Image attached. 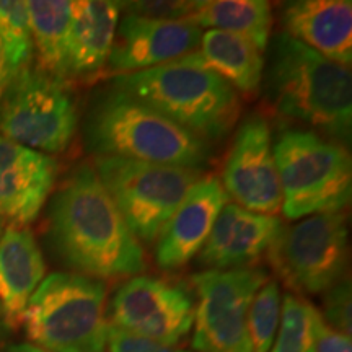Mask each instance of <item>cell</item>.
Here are the masks:
<instances>
[{"label":"cell","instance_id":"obj_1","mask_svg":"<svg viewBox=\"0 0 352 352\" xmlns=\"http://www.w3.org/2000/svg\"><path fill=\"white\" fill-rule=\"evenodd\" d=\"M50 240L65 266L94 279L134 277L145 252L101 184L94 165H78L60 184L50 208Z\"/></svg>","mask_w":352,"mask_h":352},{"label":"cell","instance_id":"obj_12","mask_svg":"<svg viewBox=\"0 0 352 352\" xmlns=\"http://www.w3.org/2000/svg\"><path fill=\"white\" fill-rule=\"evenodd\" d=\"M220 183L227 196L246 210L272 217L283 210L271 129L263 116L250 114L239 126Z\"/></svg>","mask_w":352,"mask_h":352},{"label":"cell","instance_id":"obj_26","mask_svg":"<svg viewBox=\"0 0 352 352\" xmlns=\"http://www.w3.org/2000/svg\"><path fill=\"white\" fill-rule=\"evenodd\" d=\"M324 323L336 331L351 336V280L342 279L324 292L323 314H320Z\"/></svg>","mask_w":352,"mask_h":352},{"label":"cell","instance_id":"obj_7","mask_svg":"<svg viewBox=\"0 0 352 352\" xmlns=\"http://www.w3.org/2000/svg\"><path fill=\"white\" fill-rule=\"evenodd\" d=\"M94 168L127 227L140 243L153 245L202 170L95 157Z\"/></svg>","mask_w":352,"mask_h":352},{"label":"cell","instance_id":"obj_17","mask_svg":"<svg viewBox=\"0 0 352 352\" xmlns=\"http://www.w3.org/2000/svg\"><path fill=\"white\" fill-rule=\"evenodd\" d=\"M285 34L333 63H352L351 0H298L283 12Z\"/></svg>","mask_w":352,"mask_h":352},{"label":"cell","instance_id":"obj_32","mask_svg":"<svg viewBox=\"0 0 352 352\" xmlns=\"http://www.w3.org/2000/svg\"><path fill=\"white\" fill-rule=\"evenodd\" d=\"M0 318H3V310H2V303H0Z\"/></svg>","mask_w":352,"mask_h":352},{"label":"cell","instance_id":"obj_27","mask_svg":"<svg viewBox=\"0 0 352 352\" xmlns=\"http://www.w3.org/2000/svg\"><path fill=\"white\" fill-rule=\"evenodd\" d=\"M121 10L131 15L147 16L153 20L184 21L195 10V2L188 0H171V2H120Z\"/></svg>","mask_w":352,"mask_h":352},{"label":"cell","instance_id":"obj_8","mask_svg":"<svg viewBox=\"0 0 352 352\" xmlns=\"http://www.w3.org/2000/svg\"><path fill=\"white\" fill-rule=\"evenodd\" d=\"M77 127V101L67 82L38 69L20 70L0 98V135L33 151H67Z\"/></svg>","mask_w":352,"mask_h":352},{"label":"cell","instance_id":"obj_33","mask_svg":"<svg viewBox=\"0 0 352 352\" xmlns=\"http://www.w3.org/2000/svg\"><path fill=\"white\" fill-rule=\"evenodd\" d=\"M0 236H2V226H0Z\"/></svg>","mask_w":352,"mask_h":352},{"label":"cell","instance_id":"obj_14","mask_svg":"<svg viewBox=\"0 0 352 352\" xmlns=\"http://www.w3.org/2000/svg\"><path fill=\"white\" fill-rule=\"evenodd\" d=\"M56 158L0 135V219L26 227L54 189Z\"/></svg>","mask_w":352,"mask_h":352},{"label":"cell","instance_id":"obj_13","mask_svg":"<svg viewBox=\"0 0 352 352\" xmlns=\"http://www.w3.org/2000/svg\"><path fill=\"white\" fill-rule=\"evenodd\" d=\"M202 30L188 21L153 20L126 13L118 23L107 70L113 76L173 63L199 47Z\"/></svg>","mask_w":352,"mask_h":352},{"label":"cell","instance_id":"obj_4","mask_svg":"<svg viewBox=\"0 0 352 352\" xmlns=\"http://www.w3.org/2000/svg\"><path fill=\"white\" fill-rule=\"evenodd\" d=\"M111 87L204 140L226 138L241 111L240 95L202 63L197 50L173 63L114 76Z\"/></svg>","mask_w":352,"mask_h":352},{"label":"cell","instance_id":"obj_3","mask_svg":"<svg viewBox=\"0 0 352 352\" xmlns=\"http://www.w3.org/2000/svg\"><path fill=\"white\" fill-rule=\"evenodd\" d=\"M85 138L96 157L196 170L210 160L208 140L114 87L95 98L85 121Z\"/></svg>","mask_w":352,"mask_h":352},{"label":"cell","instance_id":"obj_10","mask_svg":"<svg viewBox=\"0 0 352 352\" xmlns=\"http://www.w3.org/2000/svg\"><path fill=\"white\" fill-rule=\"evenodd\" d=\"M266 280L267 272L254 266L192 276L197 297L192 347L197 352H250L248 311Z\"/></svg>","mask_w":352,"mask_h":352},{"label":"cell","instance_id":"obj_25","mask_svg":"<svg viewBox=\"0 0 352 352\" xmlns=\"http://www.w3.org/2000/svg\"><path fill=\"white\" fill-rule=\"evenodd\" d=\"M280 289L274 280H266L254 296L248 311L250 352H270L280 321Z\"/></svg>","mask_w":352,"mask_h":352},{"label":"cell","instance_id":"obj_11","mask_svg":"<svg viewBox=\"0 0 352 352\" xmlns=\"http://www.w3.org/2000/svg\"><path fill=\"white\" fill-rule=\"evenodd\" d=\"M196 300L182 284L152 276H134L114 292L109 324L165 346L188 338L195 324Z\"/></svg>","mask_w":352,"mask_h":352},{"label":"cell","instance_id":"obj_18","mask_svg":"<svg viewBox=\"0 0 352 352\" xmlns=\"http://www.w3.org/2000/svg\"><path fill=\"white\" fill-rule=\"evenodd\" d=\"M121 19L120 2H72L69 32V76L96 78L107 70L114 34Z\"/></svg>","mask_w":352,"mask_h":352},{"label":"cell","instance_id":"obj_30","mask_svg":"<svg viewBox=\"0 0 352 352\" xmlns=\"http://www.w3.org/2000/svg\"><path fill=\"white\" fill-rule=\"evenodd\" d=\"M15 76L16 74L13 72L10 64H8L7 54L6 51H3L2 43H0V98H2V95L6 94L7 87L10 85V82L13 80V77Z\"/></svg>","mask_w":352,"mask_h":352},{"label":"cell","instance_id":"obj_24","mask_svg":"<svg viewBox=\"0 0 352 352\" xmlns=\"http://www.w3.org/2000/svg\"><path fill=\"white\" fill-rule=\"evenodd\" d=\"M0 43L13 72L30 67L34 47L26 2L0 0Z\"/></svg>","mask_w":352,"mask_h":352},{"label":"cell","instance_id":"obj_22","mask_svg":"<svg viewBox=\"0 0 352 352\" xmlns=\"http://www.w3.org/2000/svg\"><path fill=\"white\" fill-rule=\"evenodd\" d=\"M26 10L32 26L33 47L38 57V70L67 82L69 32L72 2L69 0H30Z\"/></svg>","mask_w":352,"mask_h":352},{"label":"cell","instance_id":"obj_23","mask_svg":"<svg viewBox=\"0 0 352 352\" xmlns=\"http://www.w3.org/2000/svg\"><path fill=\"white\" fill-rule=\"evenodd\" d=\"M323 323L320 311L303 297H284L276 340L270 352H316V338Z\"/></svg>","mask_w":352,"mask_h":352},{"label":"cell","instance_id":"obj_15","mask_svg":"<svg viewBox=\"0 0 352 352\" xmlns=\"http://www.w3.org/2000/svg\"><path fill=\"white\" fill-rule=\"evenodd\" d=\"M227 202V192L215 176L192 184L155 241L158 266L164 271H178L197 256Z\"/></svg>","mask_w":352,"mask_h":352},{"label":"cell","instance_id":"obj_6","mask_svg":"<svg viewBox=\"0 0 352 352\" xmlns=\"http://www.w3.org/2000/svg\"><path fill=\"white\" fill-rule=\"evenodd\" d=\"M283 212L297 220L341 212L352 195V162L344 145L315 131L289 129L272 145Z\"/></svg>","mask_w":352,"mask_h":352},{"label":"cell","instance_id":"obj_21","mask_svg":"<svg viewBox=\"0 0 352 352\" xmlns=\"http://www.w3.org/2000/svg\"><path fill=\"white\" fill-rule=\"evenodd\" d=\"M199 28L235 33L264 52L270 43L272 7L264 0H197L195 10L184 20Z\"/></svg>","mask_w":352,"mask_h":352},{"label":"cell","instance_id":"obj_19","mask_svg":"<svg viewBox=\"0 0 352 352\" xmlns=\"http://www.w3.org/2000/svg\"><path fill=\"white\" fill-rule=\"evenodd\" d=\"M44 272L46 264L33 232L8 227L0 236V303L7 323H19Z\"/></svg>","mask_w":352,"mask_h":352},{"label":"cell","instance_id":"obj_20","mask_svg":"<svg viewBox=\"0 0 352 352\" xmlns=\"http://www.w3.org/2000/svg\"><path fill=\"white\" fill-rule=\"evenodd\" d=\"M197 54L236 94L253 95L261 87L264 56L246 38L220 30H208L202 33Z\"/></svg>","mask_w":352,"mask_h":352},{"label":"cell","instance_id":"obj_16","mask_svg":"<svg viewBox=\"0 0 352 352\" xmlns=\"http://www.w3.org/2000/svg\"><path fill=\"white\" fill-rule=\"evenodd\" d=\"M283 228L280 219L254 214L227 202L197 258L210 271L253 267L254 263L267 256Z\"/></svg>","mask_w":352,"mask_h":352},{"label":"cell","instance_id":"obj_31","mask_svg":"<svg viewBox=\"0 0 352 352\" xmlns=\"http://www.w3.org/2000/svg\"><path fill=\"white\" fill-rule=\"evenodd\" d=\"M2 352H47V351L39 349V347L30 344V342H23V344H12V346H8Z\"/></svg>","mask_w":352,"mask_h":352},{"label":"cell","instance_id":"obj_9","mask_svg":"<svg viewBox=\"0 0 352 352\" xmlns=\"http://www.w3.org/2000/svg\"><path fill=\"white\" fill-rule=\"evenodd\" d=\"M347 233L342 210L310 215L284 227L266 258L294 296H318L344 279L349 259Z\"/></svg>","mask_w":352,"mask_h":352},{"label":"cell","instance_id":"obj_28","mask_svg":"<svg viewBox=\"0 0 352 352\" xmlns=\"http://www.w3.org/2000/svg\"><path fill=\"white\" fill-rule=\"evenodd\" d=\"M108 349L109 352H189L145 340V338L114 328L111 324L108 327Z\"/></svg>","mask_w":352,"mask_h":352},{"label":"cell","instance_id":"obj_29","mask_svg":"<svg viewBox=\"0 0 352 352\" xmlns=\"http://www.w3.org/2000/svg\"><path fill=\"white\" fill-rule=\"evenodd\" d=\"M316 352H352L351 336L329 328L323 321L316 338Z\"/></svg>","mask_w":352,"mask_h":352},{"label":"cell","instance_id":"obj_2","mask_svg":"<svg viewBox=\"0 0 352 352\" xmlns=\"http://www.w3.org/2000/svg\"><path fill=\"white\" fill-rule=\"evenodd\" d=\"M267 91L276 113L318 129L344 145L352 131V76L349 67L327 59L289 34L272 43Z\"/></svg>","mask_w":352,"mask_h":352},{"label":"cell","instance_id":"obj_5","mask_svg":"<svg viewBox=\"0 0 352 352\" xmlns=\"http://www.w3.org/2000/svg\"><path fill=\"white\" fill-rule=\"evenodd\" d=\"M20 323L39 349L107 352V284L77 272H52L34 290Z\"/></svg>","mask_w":352,"mask_h":352}]
</instances>
